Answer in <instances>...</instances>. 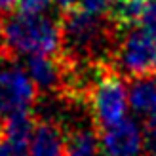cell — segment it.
Wrapping results in <instances>:
<instances>
[{"mask_svg": "<svg viewBox=\"0 0 156 156\" xmlns=\"http://www.w3.org/2000/svg\"><path fill=\"white\" fill-rule=\"evenodd\" d=\"M0 156H27V151L15 149L13 145H10L4 139H0Z\"/></svg>", "mask_w": 156, "mask_h": 156, "instance_id": "obj_15", "label": "cell"}, {"mask_svg": "<svg viewBox=\"0 0 156 156\" xmlns=\"http://www.w3.org/2000/svg\"><path fill=\"white\" fill-rule=\"evenodd\" d=\"M53 0H17V12L21 13H46V10L50 8Z\"/></svg>", "mask_w": 156, "mask_h": 156, "instance_id": "obj_13", "label": "cell"}, {"mask_svg": "<svg viewBox=\"0 0 156 156\" xmlns=\"http://www.w3.org/2000/svg\"><path fill=\"white\" fill-rule=\"evenodd\" d=\"M63 156H99V133L95 126H63Z\"/></svg>", "mask_w": 156, "mask_h": 156, "instance_id": "obj_9", "label": "cell"}, {"mask_svg": "<svg viewBox=\"0 0 156 156\" xmlns=\"http://www.w3.org/2000/svg\"><path fill=\"white\" fill-rule=\"evenodd\" d=\"M114 0H78V8L91 15H108Z\"/></svg>", "mask_w": 156, "mask_h": 156, "instance_id": "obj_12", "label": "cell"}, {"mask_svg": "<svg viewBox=\"0 0 156 156\" xmlns=\"http://www.w3.org/2000/svg\"><path fill=\"white\" fill-rule=\"evenodd\" d=\"M145 149L151 156H156V116L145 122Z\"/></svg>", "mask_w": 156, "mask_h": 156, "instance_id": "obj_14", "label": "cell"}, {"mask_svg": "<svg viewBox=\"0 0 156 156\" xmlns=\"http://www.w3.org/2000/svg\"><path fill=\"white\" fill-rule=\"evenodd\" d=\"M137 25L145 34H149L151 38L156 40V0H149L145 4L141 15H139Z\"/></svg>", "mask_w": 156, "mask_h": 156, "instance_id": "obj_11", "label": "cell"}, {"mask_svg": "<svg viewBox=\"0 0 156 156\" xmlns=\"http://www.w3.org/2000/svg\"><path fill=\"white\" fill-rule=\"evenodd\" d=\"M111 69L129 80L156 74V40L141 29L126 30L111 57Z\"/></svg>", "mask_w": 156, "mask_h": 156, "instance_id": "obj_3", "label": "cell"}, {"mask_svg": "<svg viewBox=\"0 0 156 156\" xmlns=\"http://www.w3.org/2000/svg\"><path fill=\"white\" fill-rule=\"evenodd\" d=\"M128 2H141V4H145V2H149V0H128Z\"/></svg>", "mask_w": 156, "mask_h": 156, "instance_id": "obj_18", "label": "cell"}, {"mask_svg": "<svg viewBox=\"0 0 156 156\" xmlns=\"http://www.w3.org/2000/svg\"><path fill=\"white\" fill-rule=\"evenodd\" d=\"M99 156H143L145 135L135 120H122L116 126L99 129Z\"/></svg>", "mask_w": 156, "mask_h": 156, "instance_id": "obj_6", "label": "cell"}, {"mask_svg": "<svg viewBox=\"0 0 156 156\" xmlns=\"http://www.w3.org/2000/svg\"><path fill=\"white\" fill-rule=\"evenodd\" d=\"M53 2L57 4V8L61 10V13L71 12V10H74V8H78V0H53Z\"/></svg>", "mask_w": 156, "mask_h": 156, "instance_id": "obj_16", "label": "cell"}, {"mask_svg": "<svg viewBox=\"0 0 156 156\" xmlns=\"http://www.w3.org/2000/svg\"><path fill=\"white\" fill-rule=\"evenodd\" d=\"M86 105L91 114V124L95 129H105L126 120L128 111V90L122 76L116 74L111 67L90 90Z\"/></svg>", "mask_w": 156, "mask_h": 156, "instance_id": "obj_2", "label": "cell"}, {"mask_svg": "<svg viewBox=\"0 0 156 156\" xmlns=\"http://www.w3.org/2000/svg\"><path fill=\"white\" fill-rule=\"evenodd\" d=\"M0 23H2V17H0Z\"/></svg>", "mask_w": 156, "mask_h": 156, "instance_id": "obj_19", "label": "cell"}, {"mask_svg": "<svg viewBox=\"0 0 156 156\" xmlns=\"http://www.w3.org/2000/svg\"><path fill=\"white\" fill-rule=\"evenodd\" d=\"M0 50L13 59L19 55L30 57L61 53V21L46 13H8L0 23Z\"/></svg>", "mask_w": 156, "mask_h": 156, "instance_id": "obj_1", "label": "cell"}, {"mask_svg": "<svg viewBox=\"0 0 156 156\" xmlns=\"http://www.w3.org/2000/svg\"><path fill=\"white\" fill-rule=\"evenodd\" d=\"M38 103V90L17 59L0 50V122L15 112L33 111Z\"/></svg>", "mask_w": 156, "mask_h": 156, "instance_id": "obj_4", "label": "cell"}, {"mask_svg": "<svg viewBox=\"0 0 156 156\" xmlns=\"http://www.w3.org/2000/svg\"><path fill=\"white\" fill-rule=\"evenodd\" d=\"M13 8H17V0H0V12L2 13H12Z\"/></svg>", "mask_w": 156, "mask_h": 156, "instance_id": "obj_17", "label": "cell"}, {"mask_svg": "<svg viewBox=\"0 0 156 156\" xmlns=\"http://www.w3.org/2000/svg\"><path fill=\"white\" fill-rule=\"evenodd\" d=\"M30 156H63V126L59 120L38 118L29 145Z\"/></svg>", "mask_w": 156, "mask_h": 156, "instance_id": "obj_7", "label": "cell"}, {"mask_svg": "<svg viewBox=\"0 0 156 156\" xmlns=\"http://www.w3.org/2000/svg\"><path fill=\"white\" fill-rule=\"evenodd\" d=\"M69 67L71 59L63 51L55 55H30L25 59V71L36 90L42 93H55L59 97L65 91Z\"/></svg>", "mask_w": 156, "mask_h": 156, "instance_id": "obj_5", "label": "cell"}, {"mask_svg": "<svg viewBox=\"0 0 156 156\" xmlns=\"http://www.w3.org/2000/svg\"><path fill=\"white\" fill-rule=\"evenodd\" d=\"M36 122H38V118L33 111L15 112L0 122V139L13 145L15 149L27 151L30 145V139L34 135Z\"/></svg>", "mask_w": 156, "mask_h": 156, "instance_id": "obj_8", "label": "cell"}, {"mask_svg": "<svg viewBox=\"0 0 156 156\" xmlns=\"http://www.w3.org/2000/svg\"><path fill=\"white\" fill-rule=\"evenodd\" d=\"M128 103L131 105L135 114L147 120L156 116V74L129 80Z\"/></svg>", "mask_w": 156, "mask_h": 156, "instance_id": "obj_10", "label": "cell"}]
</instances>
